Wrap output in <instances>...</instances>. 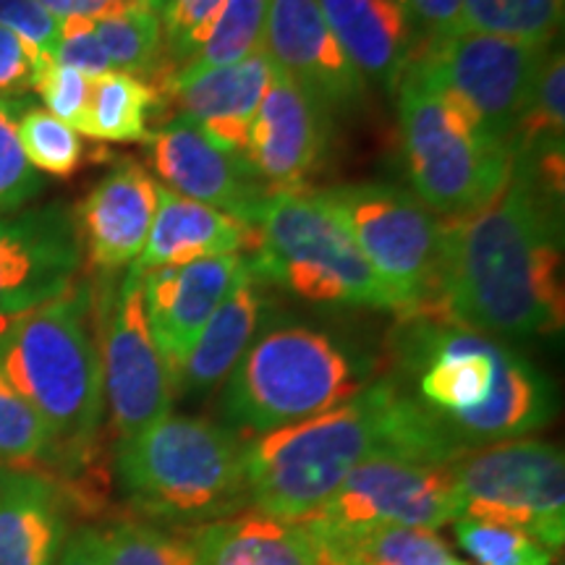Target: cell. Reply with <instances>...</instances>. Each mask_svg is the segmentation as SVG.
Masks as SVG:
<instances>
[{"label":"cell","mask_w":565,"mask_h":565,"mask_svg":"<svg viewBox=\"0 0 565 565\" xmlns=\"http://www.w3.org/2000/svg\"><path fill=\"white\" fill-rule=\"evenodd\" d=\"M254 228L233 215L173 194L158 186V212H154L150 238L131 263V270L147 275L160 267H181L200 259L225 257V254L249 252Z\"/></svg>","instance_id":"603a6c76"},{"label":"cell","mask_w":565,"mask_h":565,"mask_svg":"<svg viewBox=\"0 0 565 565\" xmlns=\"http://www.w3.org/2000/svg\"><path fill=\"white\" fill-rule=\"evenodd\" d=\"M372 456L422 463L461 458L433 416L385 374L343 406L252 437L244 458L249 508L299 521Z\"/></svg>","instance_id":"7a4b0ae2"},{"label":"cell","mask_w":565,"mask_h":565,"mask_svg":"<svg viewBox=\"0 0 565 565\" xmlns=\"http://www.w3.org/2000/svg\"><path fill=\"white\" fill-rule=\"evenodd\" d=\"M32 89L42 97L45 110L51 113V116L82 134L84 121H87L92 79L79 74V71L61 66V63H55L51 58L38 66Z\"/></svg>","instance_id":"d590c367"},{"label":"cell","mask_w":565,"mask_h":565,"mask_svg":"<svg viewBox=\"0 0 565 565\" xmlns=\"http://www.w3.org/2000/svg\"><path fill=\"white\" fill-rule=\"evenodd\" d=\"M547 53L550 45L463 30L440 40H422L412 66L433 76L475 113L494 139L508 145Z\"/></svg>","instance_id":"8fae6325"},{"label":"cell","mask_w":565,"mask_h":565,"mask_svg":"<svg viewBox=\"0 0 565 565\" xmlns=\"http://www.w3.org/2000/svg\"><path fill=\"white\" fill-rule=\"evenodd\" d=\"M150 168L173 194L207 204L249 225L267 189L244 158L212 145L186 118L173 116L145 139Z\"/></svg>","instance_id":"2e32d148"},{"label":"cell","mask_w":565,"mask_h":565,"mask_svg":"<svg viewBox=\"0 0 565 565\" xmlns=\"http://www.w3.org/2000/svg\"><path fill=\"white\" fill-rule=\"evenodd\" d=\"M273 63V61H270ZM330 113L280 68L252 121L244 160L267 192H303L322 166Z\"/></svg>","instance_id":"5bb4252c"},{"label":"cell","mask_w":565,"mask_h":565,"mask_svg":"<svg viewBox=\"0 0 565 565\" xmlns=\"http://www.w3.org/2000/svg\"><path fill=\"white\" fill-rule=\"evenodd\" d=\"M246 443L221 422L173 412L116 443L113 469L129 513L189 532L249 508Z\"/></svg>","instance_id":"5b68a950"},{"label":"cell","mask_w":565,"mask_h":565,"mask_svg":"<svg viewBox=\"0 0 565 565\" xmlns=\"http://www.w3.org/2000/svg\"><path fill=\"white\" fill-rule=\"evenodd\" d=\"M303 529L312 536L320 565H448L454 561L443 536L429 529L391 524Z\"/></svg>","instance_id":"d4e9b609"},{"label":"cell","mask_w":565,"mask_h":565,"mask_svg":"<svg viewBox=\"0 0 565 565\" xmlns=\"http://www.w3.org/2000/svg\"><path fill=\"white\" fill-rule=\"evenodd\" d=\"M448 565H469V563H463V561H456V557H454V561H450Z\"/></svg>","instance_id":"f6af8a7d"},{"label":"cell","mask_w":565,"mask_h":565,"mask_svg":"<svg viewBox=\"0 0 565 565\" xmlns=\"http://www.w3.org/2000/svg\"><path fill=\"white\" fill-rule=\"evenodd\" d=\"M246 257L200 259L181 267H160L141 275V299L154 345L166 359L171 377L181 370L202 328L231 294L233 282L244 273Z\"/></svg>","instance_id":"e0dca14e"},{"label":"cell","mask_w":565,"mask_h":565,"mask_svg":"<svg viewBox=\"0 0 565 565\" xmlns=\"http://www.w3.org/2000/svg\"><path fill=\"white\" fill-rule=\"evenodd\" d=\"M263 51L330 116L364 103L366 82L338 45L317 0H270Z\"/></svg>","instance_id":"9a60e30c"},{"label":"cell","mask_w":565,"mask_h":565,"mask_svg":"<svg viewBox=\"0 0 565 565\" xmlns=\"http://www.w3.org/2000/svg\"><path fill=\"white\" fill-rule=\"evenodd\" d=\"M223 6L225 0H171L162 9V55L171 74L192 58L215 19L221 17Z\"/></svg>","instance_id":"e575fe53"},{"label":"cell","mask_w":565,"mask_h":565,"mask_svg":"<svg viewBox=\"0 0 565 565\" xmlns=\"http://www.w3.org/2000/svg\"><path fill=\"white\" fill-rule=\"evenodd\" d=\"M194 565H320L315 542L299 521H282L252 508L189 529Z\"/></svg>","instance_id":"cb8c5ba5"},{"label":"cell","mask_w":565,"mask_h":565,"mask_svg":"<svg viewBox=\"0 0 565 565\" xmlns=\"http://www.w3.org/2000/svg\"><path fill=\"white\" fill-rule=\"evenodd\" d=\"M92 24L113 71L150 82L154 89L171 76L162 55L160 13L147 0L113 6L92 17Z\"/></svg>","instance_id":"484cf974"},{"label":"cell","mask_w":565,"mask_h":565,"mask_svg":"<svg viewBox=\"0 0 565 565\" xmlns=\"http://www.w3.org/2000/svg\"><path fill=\"white\" fill-rule=\"evenodd\" d=\"M108 565H194L189 534L126 513L100 526Z\"/></svg>","instance_id":"4dcf8cb0"},{"label":"cell","mask_w":565,"mask_h":565,"mask_svg":"<svg viewBox=\"0 0 565 565\" xmlns=\"http://www.w3.org/2000/svg\"><path fill=\"white\" fill-rule=\"evenodd\" d=\"M147 3H150V6H152V9H154V11H158V13H162V9H166V6H168V3H171V0H147Z\"/></svg>","instance_id":"ee69618b"},{"label":"cell","mask_w":565,"mask_h":565,"mask_svg":"<svg viewBox=\"0 0 565 565\" xmlns=\"http://www.w3.org/2000/svg\"><path fill=\"white\" fill-rule=\"evenodd\" d=\"M345 225L366 265L383 282L391 312L412 315L437 299L443 221L393 183H345L315 192Z\"/></svg>","instance_id":"ba28073f"},{"label":"cell","mask_w":565,"mask_h":565,"mask_svg":"<svg viewBox=\"0 0 565 565\" xmlns=\"http://www.w3.org/2000/svg\"><path fill=\"white\" fill-rule=\"evenodd\" d=\"M21 150L34 171L68 179L87 162L82 134L58 121L45 108H24L17 121Z\"/></svg>","instance_id":"1f68e13d"},{"label":"cell","mask_w":565,"mask_h":565,"mask_svg":"<svg viewBox=\"0 0 565 565\" xmlns=\"http://www.w3.org/2000/svg\"><path fill=\"white\" fill-rule=\"evenodd\" d=\"M38 3L58 19H68V17H89L92 19V9H89L87 0H38Z\"/></svg>","instance_id":"b9f144b4"},{"label":"cell","mask_w":565,"mask_h":565,"mask_svg":"<svg viewBox=\"0 0 565 565\" xmlns=\"http://www.w3.org/2000/svg\"><path fill=\"white\" fill-rule=\"evenodd\" d=\"M458 519L532 534L550 553L565 545V458L553 443L519 437L471 450L456 463Z\"/></svg>","instance_id":"9c48e42d"},{"label":"cell","mask_w":565,"mask_h":565,"mask_svg":"<svg viewBox=\"0 0 565 565\" xmlns=\"http://www.w3.org/2000/svg\"><path fill=\"white\" fill-rule=\"evenodd\" d=\"M0 469L34 471L61 482V456L45 422L0 372Z\"/></svg>","instance_id":"f1b7e54d"},{"label":"cell","mask_w":565,"mask_h":565,"mask_svg":"<svg viewBox=\"0 0 565 565\" xmlns=\"http://www.w3.org/2000/svg\"><path fill=\"white\" fill-rule=\"evenodd\" d=\"M458 547L479 565H555V553L532 534L492 521H454Z\"/></svg>","instance_id":"d6a6232c"},{"label":"cell","mask_w":565,"mask_h":565,"mask_svg":"<svg viewBox=\"0 0 565 565\" xmlns=\"http://www.w3.org/2000/svg\"><path fill=\"white\" fill-rule=\"evenodd\" d=\"M0 30H9L24 40L40 63L51 61L58 45L61 19L42 9L38 0H0Z\"/></svg>","instance_id":"8d00e7d4"},{"label":"cell","mask_w":565,"mask_h":565,"mask_svg":"<svg viewBox=\"0 0 565 565\" xmlns=\"http://www.w3.org/2000/svg\"><path fill=\"white\" fill-rule=\"evenodd\" d=\"M330 32L364 82L398 89L419 45L398 0H317Z\"/></svg>","instance_id":"7402d4cb"},{"label":"cell","mask_w":565,"mask_h":565,"mask_svg":"<svg viewBox=\"0 0 565 565\" xmlns=\"http://www.w3.org/2000/svg\"><path fill=\"white\" fill-rule=\"evenodd\" d=\"M71 494L53 477L0 469V565H55L66 536Z\"/></svg>","instance_id":"ffe728a7"},{"label":"cell","mask_w":565,"mask_h":565,"mask_svg":"<svg viewBox=\"0 0 565 565\" xmlns=\"http://www.w3.org/2000/svg\"><path fill=\"white\" fill-rule=\"evenodd\" d=\"M557 565H563V563H561V561H557Z\"/></svg>","instance_id":"bcb514c9"},{"label":"cell","mask_w":565,"mask_h":565,"mask_svg":"<svg viewBox=\"0 0 565 565\" xmlns=\"http://www.w3.org/2000/svg\"><path fill=\"white\" fill-rule=\"evenodd\" d=\"M95 282L97 343L103 362L105 412L116 443H126L173 412L175 387L154 345L141 299V275L126 267L121 280Z\"/></svg>","instance_id":"30bf717a"},{"label":"cell","mask_w":565,"mask_h":565,"mask_svg":"<svg viewBox=\"0 0 565 565\" xmlns=\"http://www.w3.org/2000/svg\"><path fill=\"white\" fill-rule=\"evenodd\" d=\"M89 9H92V17H97V13L113 9V6H121V3H131V0H87Z\"/></svg>","instance_id":"7bdbcfd3"},{"label":"cell","mask_w":565,"mask_h":565,"mask_svg":"<svg viewBox=\"0 0 565 565\" xmlns=\"http://www.w3.org/2000/svg\"><path fill=\"white\" fill-rule=\"evenodd\" d=\"M398 6L412 21L419 42L463 32V0H398Z\"/></svg>","instance_id":"ab89813d"},{"label":"cell","mask_w":565,"mask_h":565,"mask_svg":"<svg viewBox=\"0 0 565 565\" xmlns=\"http://www.w3.org/2000/svg\"><path fill=\"white\" fill-rule=\"evenodd\" d=\"M374 359L317 324L265 322L223 383L225 427L252 440L343 406L374 383Z\"/></svg>","instance_id":"277c9868"},{"label":"cell","mask_w":565,"mask_h":565,"mask_svg":"<svg viewBox=\"0 0 565 565\" xmlns=\"http://www.w3.org/2000/svg\"><path fill=\"white\" fill-rule=\"evenodd\" d=\"M454 521H458V494L450 463L372 456L299 524L312 529L391 524L437 532Z\"/></svg>","instance_id":"7c38bea8"},{"label":"cell","mask_w":565,"mask_h":565,"mask_svg":"<svg viewBox=\"0 0 565 565\" xmlns=\"http://www.w3.org/2000/svg\"><path fill=\"white\" fill-rule=\"evenodd\" d=\"M398 129L412 194L440 221L482 210L511 181L513 154L505 141L414 66L398 84Z\"/></svg>","instance_id":"8992f818"},{"label":"cell","mask_w":565,"mask_h":565,"mask_svg":"<svg viewBox=\"0 0 565 565\" xmlns=\"http://www.w3.org/2000/svg\"><path fill=\"white\" fill-rule=\"evenodd\" d=\"M21 110V100H0V215L19 212L45 189L40 171H34L21 150L17 131Z\"/></svg>","instance_id":"836d02e7"},{"label":"cell","mask_w":565,"mask_h":565,"mask_svg":"<svg viewBox=\"0 0 565 565\" xmlns=\"http://www.w3.org/2000/svg\"><path fill=\"white\" fill-rule=\"evenodd\" d=\"M565 0H463L466 32L553 45L563 26Z\"/></svg>","instance_id":"f546056e"},{"label":"cell","mask_w":565,"mask_h":565,"mask_svg":"<svg viewBox=\"0 0 565 565\" xmlns=\"http://www.w3.org/2000/svg\"><path fill=\"white\" fill-rule=\"evenodd\" d=\"M55 565H108L100 526H79L68 532Z\"/></svg>","instance_id":"60d3db41"},{"label":"cell","mask_w":565,"mask_h":565,"mask_svg":"<svg viewBox=\"0 0 565 565\" xmlns=\"http://www.w3.org/2000/svg\"><path fill=\"white\" fill-rule=\"evenodd\" d=\"M265 280L246 263L244 273L233 282L231 294L212 312L189 356L183 359L181 370L175 372V395L196 401L210 395L217 385H223L233 366L238 364V359L244 356V351L249 349L254 335L265 324Z\"/></svg>","instance_id":"44dd1931"},{"label":"cell","mask_w":565,"mask_h":565,"mask_svg":"<svg viewBox=\"0 0 565 565\" xmlns=\"http://www.w3.org/2000/svg\"><path fill=\"white\" fill-rule=\"evenodd\" d=\"M38 55L24 40L9 30H0V100H19L34 87Z\"/></svg>","instance_id":"f35d334b"},{"label":"cell","mask_w":565,"mask_h":565,"mask_svg":"<svg viewBox=\"0 0 565 565\" xmlns=\"http://www.w3.org/2000/svg\"><path fill=\"white\" fill-rule=\"evenodd\" d=\"M82 265L79 231L66 204L0 215V324L66 294Z\"/></svg>","instance_id":"4fadbf2b"},{"label":"cell","mask_w":565,"mask_h":565,"mask_svg":"<svg viewBox=\"0 0 565 565\" xmlns=\"http://www.w3.org/2000/svg\"><path fill=\"white\" fill-rule=\"evenodd\" d=\"M275 66L265 51L231 66L171 74L160 84V103H171L175 116L194 124L212 145L244 158L252 121L257 116Z\"/></svg>","instance_id":"d6986e66"},{"label":"cell","mask_w":565,"mask_h":565,"mask_svg":"<svg viewBox=\"0 0 565 565\" xmlns=\"http://www.w3.org/2000/svg\"><path fill=\"white\" fill-rule=\"evenodd\" d=\"M249 225L254 244L246 263L263 280L322 307L391 312L383 282L351 233L312 192H267Z\"/></svg>","instance_id":"52a82bcc"},{"label":"cell","mask_w":565,"mask_h":565,"mask_svg":"<svg viewBox=\"0 0 565 565\" xmlns=\"http://www.w3.org/2000/svg\"><path fill=\"white\" fill-rule=\"evenodd\" d=\"M53 61L79 71L87 79H100L113 71L89 17L61 19V34L53 51Z\"/></svg>","instance_id":"74e56055"},{"label":"cell","mask_w":565,"mask_h":565,"mask_svg":"<svg viewBox=\"0 0 565 565\" xmlns=\"http://www.w3.org/2000/svg\"><path fill=\"white\" fill-rule=\"evenodd\" d=\"M435 303L461 328L503 343L561 333L563 200L513 171L482 210L443 221Z\"/></svg>","instance_id":"6da1fadb"},{"label":"cell","mask_w":565,"mask_h":565,"mask_svg":"<svg viewBox=\"0 0 565 565\" xmlns=\"http://www.w3.org/2000/svg\"><path fill=\"white\" fill-rule=\"evenodd\" d=\"M158 212V183L137 160L121 158L74 210L82 252L100 273L126 270L145 249Z\"/></svg>","instance_id":"ac0fdd59"},{"label":"cell","mask_w":565,"mask_h":565,"mask_svg":"<svg viewBox=\"0 0 565 565\" xmlns=\"http://www.w3.org/2000/svg\"><path fill=\"white\" fill-rule=\"evenodd\" d=\"M0 372L45 422L58 445L61 484L82 503L105 419L95 280H76L58 299L0 324Z\"/></svg>","instance_id":"3957f363"},{"label":"cell","mask_w":565,"mask_h":565,"mask_svg":"<svg viewBox=\"0 0 565 565\" xmlns=\"http://www.w3.org/2000/svg\"><path fill=\"white\" fill-rule=\"evenodd\" d=\"M565 58L550 51L536 76L534 92L511 134L513 162L534 160L565 150Z\"/></svg>","instance_id":"83f0119b"},{"label":"cell","mask_w":565,"mask_h":565,"mask_svg":"<svg viewBox=\"0 0 565 565\" xmlns=\"http://www.w3.org/2000/svg\"><path fill=\"white\" fill-rule=\"evenodd\" d=\"M160 92L150 82L110 71L92 79L87 121L82 134L97 141H145L147 121L158 110Z\"/></svg>","instance_id":"4316f807"}]
</instances>
